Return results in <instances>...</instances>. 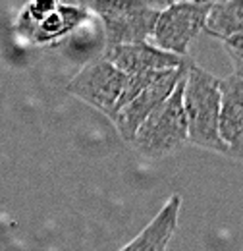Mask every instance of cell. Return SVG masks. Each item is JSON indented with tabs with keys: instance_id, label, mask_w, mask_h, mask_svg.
<instances>
[{
	"instance_id": "cell-3",
	"label": "cell",
	"mask_w": 243,
	"mask_h": 251,
	"mask_svg": "<svg viewBox=\"0 0 243 251\" xmlns=\"http://www.w3.org/2000/svg\"><path fill=\"white\" fill-rule=\"evenodd\" d=\"M85 8L100 18L106 47L147 43L160 16V10L147 2H89Z\"/></svg>"
},
{
	"instance_id": "cell-1",
	"label": "cell",
	"mask_w": 243,
	"mask_h": 251,
	"mask_svg": "<svg viewBox=\"0 0 243 251\" xmlns=\"http://www.w3.org/2000/svg\"><path fill=\"white\" fill-rule=\"evenodd\" d=\"M220 77L189 62L183 83V110L187 120V143L228 155L218 133Z\"/></svg>"
},
{
	"instance_id": "cell-12",
	"label": "cell",
	"mask_w": 243,
	"mask_h": 251,
	"mask_svg": "<svg viewBox=\"0 0 243 251\" xmlns=\"http://www.w3.org/2000/svg\"><path fill=\"white\" fill-rule=\"evenodd\" d=\"M230 60L234 64V75H238L243 81V35H236L222 41Z\"/></svg>"
},
{
	"instance_id": "cell-11",
	"label": "cell",
	"mask_w": 243,
	"mask_h": 251,
	"mask_svg": "<svg viewBox=\"0 0 243 251\" xmlns=\"http://www.w3.org/2000/svg\"><path fill=\"white\" fill-rule=\"evenodd\" d=\"M205 29L220 41L243 35V0L213 2V8L205 22Z\"/></svg>"
},
{
	"instance_id": "cell-6",
	"label": "cell",
	"mask_w": 243,
	"mask_h": 251,
	"mask_svg": "<svg viewBox=\"0 0 243 251\" xmlns=\"http://www.w3.org/2000/svg\"><path fill=\"white\" fill-rule=\"evenodd\" d=\"M189 62L191 60H187L182 68L162 72V75L156 81H152L143 93H139L131 102H127L125 106H122L120 110H116L112 122H114L118 133H120L125 141L131 143L133 137H135V133H137V129H139V126L147 120V116L151 114L156 106H160L170 95L174 93L176 85L180 83V79H182L183 75H185V72H187Z\"/></svg>"
},
{
	"instance_id": "cell-2",
	"label": "cell",
	"mask_w": 243,
	"mask_h": 251,
	"mask_svg": "<svg viewBox=\"0 0 243 251\" xmlns=\"http://www.w3.org/2000/svg\"><path fill=\"white\" fill-rule=\"evenodd\" d=\"M183 83L185 75L176 85L174 93L170 95L160 106H156L147 120L139 126L133 147L149 158H162L174 155L187 143V120L183 110Z\"/></svg>"
},
{
	"instance_id": "cell-5",
	"label": "cell",
	"mask_w": 243,
	"mask_h": 251,
	"mask_svg": "<svg viewBox=\"0 0 243 251\" xmlns=\"http://www.w3.org/2000/svg\"><path fill=\"white\" fill-rule=\"evenodd\" d=\"M125 83V75L102 56L87 62L68 83V93L97 108L110 120Z\"/></svg>"
},
{
	"instance_id": "cell-9",
	"label": "cell",
	"mask_w": 243,
	"mask_h": 251,
	"mask_svg": "<svg viewBox=\"0 0 243 251\" xmlns=\"http://www.w3.org/2000/svg\"><path fill=\"white\" fill-rule=\"evenodd\" d=\"M182 197L176 193L172 195L166 205L156 213V217L120 251H166L170 238L178 228Z\"/></svg>"
},
{
	"instance_id": "cell-8",
	"label": "cell",
	"mask_w": 243,
	"mask_h": 251,
	"mask_svg": "<svg viewBox=\"0 0 243 251\" xmlns=\"http://www.w3.org/2000/svg\"><path fill=\"white\" fill-rule=\"evenodd\" d=\"M218 133L228 149V157L243 160V81L238 75L220 77Z\"/></svg>"
},
{
	"instance_id": "cell-10",
	"label": "cell",
	"mask_w": 243,
	"mask_h": 251,
	"mask_svg": "<svg viewBox=\"0 0 243 251\" xmlns=\"http://www.w3.org/2000/svg\"><path fill=\"white\" fill-rule=\"evenodd\" d=\"M89 10L85 6H68V4H54V8L41 20L37 22L25 37L31 39L37 45H49L62 39L64 35L79 27L87 18Z\"/></svg>"
},
{
	"instance_id": "cell-4",
	"label": "cell",
	"mask_w": 243,
	"mask_h": 251,
	"mask_svg": "<svg viewBox=\"0 0 243 251\" xmlns=\"http://www.w3.org/2000/svg\"><path fill=\"white\" fill-rule=\"evenodd\" d=\"M213 2H172L160 10L152 37L160 50L183 56L191 41L205 29Z\"/></svg>"
},
{
	"instance_id": "cell-7",
	"label": "cell",
	"mask_w": 243,
	"mask_h": 251,
	"mask_svg": "<svg viewBox=\"0 0 243 251\" xmlns=\"http://www.w3.org/2000/svg\"><path fill=\"white\" fill-rule=\"evenodd\" d=\"M102 58L108 60L114 68H118L123 75H135L145 72H164L182 68L189 58L170 54L152 47L149 43H135V45H118L106 47Z\"/></svg>"
}]
</instances>
